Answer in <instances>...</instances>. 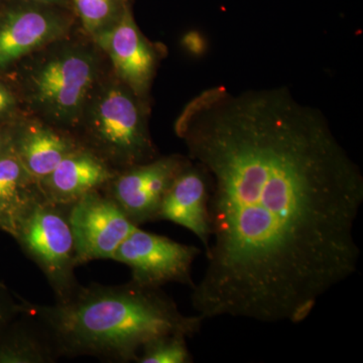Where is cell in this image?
I'll list each match as a JSON object with an SVG mask.
<instances>
[{
    "mask_svg": "<svg viewBox=\"0 0 363 363\" xmlns=\"http://www.w3.org/2000/svg\"><path fill=\"white\" fill-rule=\"evenodd\" d=\"M49 6L33 2L0 14V70L65 35L68 21Z\"/></svg>",
    "mask_w": 363,
    "mask_h": 363,
    "instance_id": "obj_10",
    "label": "cell"
},
{
    "mask_svg": "<svg viewBox=\"0 0 363 363\" xmlns=\"http://www.w3.org/2000/svg\"><path fill=\"white\" fill-rule=\"evenodd\" d=\"M76 13L91 35L108 28L123 13L128 0H72Z\"/></svg>",
    "mask_w": 363,
    "mask_h": 363,
    "instance_id": "obj_16",
    "label": "cell"
},
{
    "mask_svg": "<svg viewBox=\"0 0 363 363\" xmlns=\"http://www.w3.org/2000/svg\"><path fill=\"white\" fill-rule=\"evenodd\" d=\"M52 332L62 357H93L136 362L152 339L166 334L192 337L204 319L187 316L162 288L128 281L118 286H80L68 300L51 306L30 303Z\"/></svg>",
    "mask_w": 363,
    "mask_h": 363,
    "instance_id": "obj_2",
    "label": "cell"
},
{
    "mask_svg": "<svg viewBox=\"0 0 363 363\" xmlns=\"http://www.w3.org/2000/svg\"><path fill=\"white\" fill-rule=\"evenodd\" d=\"M80 147L77 138L35 121L26 123L11 133V150L38 181Z\"/></svg>",
    "mask_w": 363,
    "mask_h": 363,
    "instance_id": "obj_13",
    "label": "cell"
},
{
    "mask_svg": "<svg viewBox=\"0 0 363 363\" xmlns=\"http://www.w3.org/2000/svg\"><path fill=\"white\" fill-rule=\"evenodd\" d=\"M79 125L80 145L116 171L157 157L143 100L119 80L95 87Z\"/></svg>",
    "mask_w": 363,
    "mask_h": 363,
    "instance_id": "obj_3",
    "label": "cell"
},
{
    "mask_svg": "<svg viewBox=\"0 0 363 363\" xmlns=\"http://www.w3.org/2000/svg\"><path fill=\"white\" fill-rule=\"evenodd\" d=\"M201 253L194 245H184L136 227L119 245L112 260L130 269L131 281L149 288L169 283L194 286L192 267Z\"/></svg>",
    "mask_w": 363,
    "mask_h": 363,
    "instance_id": "obj_6",
    "label": "cell"
},
{
    "mask_svg": "<svg viewBox=\"0 0 363 363\" xmlns=\"http://www.w3.org/2000/svg\"><path fill=\"white\" fill-rule=\"evenodd\" d=\"M0 229L13 235L14 226L13 218H11L9 211H7L1 202H0Z\"/></svg>",
    "mask_w": 363,
    "mask_h": 363,
    "instance_id": "obj_20",
    "label": "cell"
},
{
    "mask_svg": "<svg viewBox=\"0 0 363 363\" xmlns=\"http://www.w3.org/2000/svg\"><path fill=\"white\" fill-rule=\"evenodd\" d=\"M117 172L101 157L81 145L49 175L40 179V190L49 201L69 206L83 196L101 191Z\"/></svg>",
    "mask_w": 363,
    "mask_h": 363,
    "instance_id": "obj_12",
    "label": "cell"
},
{
    "mask_svg": "<svg viewBox=\"0 0 363 363\" xmlns=\"http://www.w3.org/2000/svg\"><path fill=\"white\" fill-rule=\"evenodd\" d=\"M78 266L112 259L119 245L136 228L121 208L102 191L83 196L68 208Z\"/></svg>",
    "mask_w": 363,
    "mask_h": 363,
    "instance_id": "obj_8",
    "label": "cell"
},
{
    "mask_svg": "<svg viewBox=\"0 0 363 363\" xmlns=\"http://www.w3.org/2000/svg\"><path fill=\"white\" fill-rule=\"evenodd\" d=\"M30 1L37 2V4H48V6H54V4H60L65 0H30Z\"/></svg>",
    "mask_w": 363,
    "mask_h": 363,
    "instance_id": "obj_22",
    "label": "cell"
},
{
    "mask_svg": "<svg viewBox=\"0 0 363 363\" xmlns=\"http://www.w3.org/2000/svg\"><path fill=\"white\" fill-rule=\"evenodd\" d=\"M98 67L96 54L83 45H67L51 52L28 76L33 108L52 125H79L96 87Z\"/></svg>",
    "mask_w": 363,
    "mask_h": 363,
    "instance_id": "obj_4",
    "label": "cell"
},
{
    "mask_svg": "<svg viewBox=\"0 0 363 363\" xmlns=\"http://www.w3.org/2000/svg\"><path fill=\"white\" fill-rule=\"evenodd\" d=\"M26 302H13L6 288L0 285V331L14 318L25 311Z\"/></svg>",
    "mask_w": 363,
    "mask_h": 363,
    "instance_id": "obj_18",
    "label": "cell"
},
{
    "mask_svg": "<svg viewBox=\"0 0 363 363\" xmlns=\"http://www.w3.org/2000/svg\"><path fill=\"white\" fill-rule=\"evenodd\" d=\"M16 98L6 85L0 82V119L6 118L16 109Z\"/></svg>",
    "mask_w": 363,
    "mask_h": 363,
    "instance_id": "obj_19",
    "label": "cell"
},
{
    "mask_svg": "<svg viewBox=\"0 0 363 363\" xmlns=\"http://www.w3.org/2000/svg\"><path fill=\"white\" fill-rule=\"evenodd\" d=\"M6 327V333L0 331V362L52 363L62 357L56 339L30 303Z\"/></svg>",
    "mask_w": 363,
    "mask_h": 363,
    "instance_id": "obj_14",
    "label": "cell"
},
{
    "mask_svg": "<svg viewBox=\"0 0 363 363\" xmlns=\"http://www.w3.org/2000/svg\"><path fill=\"white\" fill-rule=\"evenodd\" d=\"M40 194L39 181L30 175L13 150L0 155V202L13 221Z\"/></svg>",
    "mask_w": 363,
    "mask_h": 363,
    "instance_id": "obj_15",
    "label": "cell"
},
{
    "mask_svg": "<svg viewBox=\"0 0 363 363\" xmlns=\"http://www.w3.org/2000/svg\"><path fill=\"white\" fill-rule=\"evenodd\" d=\"M183 334L172 333L150 340L143 346L138 363H190L193 357Z\"/></svg>",
    "mask_w": 363,
    "mask_h": 363,
    "instance_id": "obj_17",
    "label": "cell"
},
{
    "mask_svg": "<svg viewBox=\"0 0 363 363\" xmlns=\"http://www.w3.org/2000/svg\"><path fill=\"white\" fill-rule=\"evenodd\" d=\"M190 162L179 155L157 157L117 172L101 191L136 226L156 222L167 191Z\"/></svg>",
    "mask_w": 363,
    "mask_h": 363,
    "instance_id": "obj_7",
    "label": "cell"
},
{
    "mask_svg": "<svg viewBox=\"0 0 363 363\" xmlns=\"http://www.w3.org/2000/svg\"><path fill=\"white\" fill-rule=\"evenodd\" d=\"M11 149V133L0 128V155Z\"/></svg>",
    "mask_w": 363,
    "mask_h": 363,
    "instance_id": "obj_21",
    "label": "cell"
},
{
    "mask_svg": "<svg viewBox=\"0 0 363 363\" xmlns=\"http://www.w3.org/2000/svg\"><path fill=\"white\" fill-rule=\"evenodd\" d=\"M210 180L203 319L304 321L358 269L363 175L319 109L286 88L202 91L177 118Z\"/></svg>",
    "mask_w": 363,
    "mask_h": 363,
    "instance_id": "obj_1",
    "label": "cell"
},
{
    "mask_svg": "<svg viewBox=\"0 0 363 363\" xmlns=\"http://www.w3.org/2000/svg\"><path fill=\"white\" fill-rule=\"evenodd\" d=\"M209 197V177L202 167L191 161L167 191L157 221L173 222L188 229L207 250L210 243Z\"/></svg>",
    "mask_w": 363,
    "mask_h": 363,
    "instance_id": "obj_11",
    "label": "cell"
},
{
    "mask_svg": "<svg viewBox=\"0 0 363 363\" xmlns=\"http://www.w3.org/2000/svg\"><path fill=\"white\" fill-rule=\"evenodd\" d=\"M69 206L49 201L40 194L13 220V238L45 274L57 302L68 300L81 286L75 274Z\"/></svg>",
    "mask_w": 363,
    "mask_h": 363,
    "instance_id": "obj_5",
    "label": "cell"
},
{
    "mask_svg": "<svg viewBox=\"0 0 363 363\" xmlns=\"http://www.w3.org/2000/svg\"><path fill=\"white\" fill-rule=\"evenodd\" d=\"M111 59L117 79L145 100L159 62V50L136 25L130 4L111 26L93 35Z\"/></svg>",
    "mask_w": 363,
    "mask_h": 363,
    "instance_id": "obj_9",
    "label": "cell"
}]
</instances>
